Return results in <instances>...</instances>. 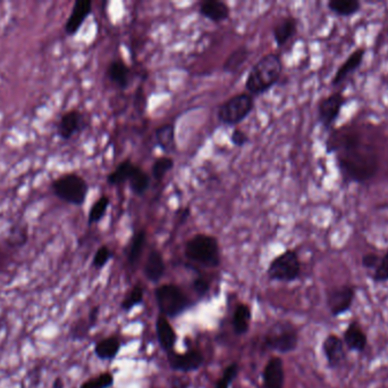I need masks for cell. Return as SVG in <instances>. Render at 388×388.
Returning a JSON list of instances; mask_svg holds the SVG:
<instances>
[{
  "label": "cell",
  "mask_w": 388,
  "mask_h": 388,
  "mask_svg": "<svg viewBox=\"0 0 388 388\" xmlns=\"http://www.w3.org/2000/svg\"><path fill=\"white\" fill-rule=\"evenodd\" d=\"M326 153L335 155L336 164L345 184H368L380 172V154L353 127H337L326 139Z\"/></svg>",
  "instance_id": "6da1fadb"
},
{
  "label": "cell",
  "mask_w": 388,
  "mask_h": 388,
  "mask_svg": "<svg viewBox=\"0 0 388 388\" xmlns=\"http://www.w3.org/2000/svg\"><path fill=\"white\" fill-rule=\"evenodd\" d=\"M283 63L277 54H267L251 68L245 81V89L251 96L264 95L273 88L282 75Z\"/></svg>",
  "instance_id": "7a4b0ae2"
},
{
  "label": "cell",
  "mask_w": 388,
  "mask_h": 388,
  "mask_svg": "<svg viewBox=\"0 0 388 388\" xmlns=\"http://www.w3.org/2000/svg\"><path fill=\"white\" fill-rule=\"evenodd\" d=\"M186 258L203 267L216 268L221 264V249L217 238L198 234L188 239L184 249Z\"/></svg>",
  "instance_id": "3957f363"
},
{
  "label": "cell",
  "mask_w": 388,
  "mask_h": 388,
  "mask_svg": "<svg viewBox=\"0 0 388 388\" xmlns=\"http://www.w3.org/2000/svg\"><path fill=\"white\" fill-rule=\"evenodd\" d=\"M51 190L63 202L82 206L88 197L89 184L86 179L77 173H66L53 180Z\"/></svg>",
  "instance_id": "277c9868"
},
{
  "label": "cell",
  "mask_w": 388,
  "mask_h": 388,
  "mask_svg": "<svg viewBox=\"0 0 388 388\" xmlns=\"http://www.w3.org/2000/svg\"><path fill=\"white\" fill-rule=\"evenodd\" d=\"M157 306L162 317L176 318L186 312L192 306L191 299H188L182 288L177 284H166L155 289Z\"/></svg>",
  "instance_id": "5b68a950"
},
{
  "label": "cell",
  "mask_w": 388,
  "mask_h": 388,
  "mask_svg": "<svg viewBox=\"0 0 388 388\" xmlns=\"http://www.w3.org/2000/svg\"><path fill=\"white\" fill-rule=\"evenodd\" d=\"M264 344L268 350L275 352L291 353L299 345V332L291 323H273L264 338Z\"/></svg>",
  "instance_id": "8992f818"
},
{
  "label": "cell",
  "mask_w": 388,
  "mask_h": 388,
  "mask_svg": "<svg viewBox=\"0 0 388 388\" xmlns=\"http://www.w3.org/2000/svg\"><path fill=\"white\" fill-rule=\"evenodd\" d=\"M254 108L252 96L247 92L238 94L227 99L218 108L217 116L221 123L225 125H236L245 121Z\"/></svg>",
  "instance_id": "52a82bcc"
},
{
  "label": "cell",
  "mask_w": 388,
  "mask_h": 388,
  "mask_svg": "<svg viewBox=\"0 0 388 388\" xmlns=\"http://www.w3.org/2000/svg\"><path fill=\"white\" fill-rule=\"evenodd\" d=\"M267 275L273 282H297L301 276V262L297 253L287 249L273 258L268 268Z\"/></svg>",
  "instance_id": "ba28073f"
},
{
  "label": "cell",
  "mask_w": 388,
  "mask_h": 388,
  "mask_svg": "<svg viewBox=\"0 0 388 388\" xmlns=\"http://www.w3.org/2000/svg\"><path fill=\"white\" fill-rule=\"evenodd\" d=\"M349 98L342 92H334L326 97L321 98L318 103V122L323 130L332 131L335 129L343 107L347 104Z\"/></svg>",
  "instance_id": "9c48e42d"
},
{
  "label": "cell",
  "mask_w": 388,
  "mask_h": 388,
  "mask_svg": "<svg viewBox=\"0 0 388 388\" xmlns=\"http://www.w3.org/2000/svg\"><path fill=\"white\" fill-rule=\"evenodd\" d=\"M356 296V287L352 284L332 286L326 289V306L332 317H341L350 311Z\"/></svg>",
  "instance_id": "30bf717a"
},
{
  "label": "cell",
  "mask_w": 388,
  "mask_h": 388,
  "mask_svg": "<svg viewBox=\"0 0 388 388\" xmlns=\"http://www.w3.org/2000/svg\"><path fill=\"white\" fill-rule=\"evenodd\" d=\"M86 125L88 123H86V116L82 112L77 110L68 111L60 116L57 123V136L60 139L67 142L75 134H81L82 131L86 130Z\"/></svg>",
  "instance_id": "8fae6325"
},
{
  "label": "cell",
  "mask_w": 388,
  "mask_h": 388,
  "mask_svg": "<svg viewBox=\"0 0 388 388\" xmlns=\"http://www.w3.org/2000/svg\"><path fill=\"white\" fill-rule=\"evenodd\" d=\"M321 351L330 369H338L347 360V350L340 336L330 334L321 344Z\"/></svg>",
  "instance_id": "7c38bea8"
},
{
  "label": "cell",
  "mask_w": 388,
  "mask_h": 388,
  "mask_svg": "<svg viewBox=\"0 0 388 388\" xmlns=\"http://www.w3.org/2000/svg\"><path fill=\"white\" fill-rule=\"evenodd\" d=\"M366 53H367V49L365 47L356 48V51H353L347 56V60L342 63L341 65L338 66L335 75H334L332 81H330V86H341L351 75H354L361 68L362 64H363Z\"/></svg>",
  "instance_id": "4fadbf2b"
},
{
  "label": "cell",
  "mask_w": 388,
  "mask_h": 388,
  "mask_svg": "<svg viewBox=\"0 0 388 388\" xmlns=\"http://www.w3.org/2000/svg\"><path fill=\"white\" fill-rule=\"evenodd\" d=\"M167 360L168 365L173 370L182 371V373L198 370L199 368L202 367L205 362L202 353L198 350H190L183 354L172 351L167 353Z\"/></svg>",
  "instance_id": "5bb4252c"
},
{
  "label": "cell",
  "mask_w": 388,
  "mask_h": 388,
  "mask_svg": "<svg viewBox=\"0 0 388 388\" xmlns=\"http://www.w3.org/2000/svg\"><path fill=\"white\" fill-rule=\"evenodd\" d=\"M92 13V1L90 0H77L74 3L71 14L65 23L64 30L67 36H75Z\"/></svg>",
  "instance_id": "9a60e30c"
},
{
  "label": "cell",
  "mask_w": 388,
  "mask_h": 388,
  "mask_svg": "<svg viewBox=\"0 0 388 388\" xmlns=\"http://www.w3.org/2000/svg\"><path fill=\"white\" fill-rule=\"evenodd\" d=\"M343 343L347 350L363 353L368 347V336L361 325L356 320L351 321L343 332Z\"/></svg>",
  "instance_id": "2e32d148"
},
{
  "label": "cell",
  "mask_w": 388,
  "mask_h": 388,
  "mask_svg": "<svg viewBox=\"0 0 388 388\" xmlns=\"http://www.w3.org/2000/svg\"><path fill=\"white\" fill-rule=\"evenodd\" d=\"M262 380L265 388H284L285 371L282 358L273 356L268 361L262 373Z\"/></svg>",
  "instance_id": "e0dca14e"
},
{
  "label": "cell",
  "mask_w": 388,
  "mask_h": 388,
  "mask_svg": "<svg viewBox=\"0 0 388 388\" xmlns=\"http://www.w3.org/2000/svg\"><path fill=\"white\" fill-rule=\"evenodd\" d=\"M144 276L151 282H159L166 273V264L162 253L158 249H153L148 255L147 261L144 263Z\"/></svg>",
  "instance_id": "ac0fdd59"
},
{
  "label": "cell",
  "mask_w": 388,
  "mask_h": 388,
  "mask_svg": "<svg viewBox=\"0 0 388 388\" xmlns=\"http://www.w3.org/2000/svg\"><path fill=\"white\" fill-rule=\"evenodd\" d=\"M297 33V20L293 16L283 18L273 29V40L278 47L285 46Z\"/></svg>",
  "instance_id": "d6986e66"
},
{
  "label": "cell",
  "mask_w": 388,
  "mask_h": 388,
  "mask_svg": "<svg viewBox=\"0 0 388 388\" xmlns=\"http://www.w3.org/2000/svg\"><path fill=\"white\" fill-rule=\"evenodd\" d=\"M199 13L203 18H208L215 23L226 21L230 18L231 9L227 6V4L218 0H208L201 4Z\"/></svg>",
  "instance_id": "ffe728a7"
},
{
  "label": "cell",
  "mask_w": 388,
  "mask_h": 388,
  "mask_svg": "<svg viewBox=\"0 0 388 388\" xmlns=\"http://www.w3.org/2000/svg\"><path fill=\"white\" fill-rule=\"evenodd\" d=\"M156 332L159 344H160L162 350L165 351L166 353L174 351V347H175L177 341V336L167 318L159 315L156 323Z\"/></svg>",
  "instance_id": "44dd1931"
},
{
  "label": "cell",
  "mask_w": 388,
  "mask_h": 388,
  "mask_svg": "<svg viewBox=\"0 0 388 388\" xmlns=\"http://www.w3.org/2000/svg\"><path fill=\"white\" fill-rule=\"evenodd\" d=\"M107 77L119 89H127L131 82V70L123 61H112L107 68Z\"/></svg>",
  "instance_id": "7402d4cb"
},
{
  "label": "cell",
  "mask_w": 388,
  "mask_h": 388,
  "mask_svg": "<svg viewBox=\"0 0 388 388\" xmlns=\"http://www.w3.org/2000/svg\"><path fill=\"white\" fill-rule=\"evenodd\" d=\"M121 350V341L116 336H109L94 345V356L103 361H112Z\"/></svg>",
  "instance_id": "603a6c76"
},
{
  "label": "cell",
  "mask_w": 388,
  "mask_h": 388,
  "mask_svg": "<svg viewBox=\"0 0 388 388\" xmlns=\"http://www.w3.org/2000/svg\"><path fill=\"white\" fill-rule=\"evenodd\" d=\"M330 12L338 18H352L361 12L362 4L358 0H330L327 3Z\"/></svg>",
  "instance_id": "cb8c5ba5"
},
{
  "label": "cell",
  "mask_w": 388,
  "mask_h": 388,
  "mask_svg": "<svg viewBox=\"0 0 388 388\" xmlns=\"http://www.w3.org/2000/svg\"><path fill=\"white\" fill-rule=\"evenodd\" d=\"M155 139L157 146L162 149L165 154H171L176 149L175 142V127L173 125H164L159 127L155 131Z\"/></svg>",
  "instance_id": "d4e9b609"
},
{
  "label": "cell",
  "mask_w": 388,
  "mask_h": 388,
  "mask_svg": "<svg viewBox=\"0 0 388 388\" xmlns=\"http://www.w3.org/2000/svg\"><path fill=\"white\" fill-rule=\"evenodd\" d=\"M250 54L249 48L245 46L236 48L235 51L231 53L230 56L227 57L226 61L224 63L223 71L236 75L245 65V63L250 57Z\"/></svg>",
  "instance_id": "484cf974"
},
{
  "label": "cell",
  "mask_w": 388,
  "mask_h": 388,
  "mask_svg": "<svg viewBox=\"0 0 388 388\" xmlns=\"http://www.w3.org/2000/svg\"><path fill=\"white\" fill-rule=\"evenodd\" d=\"M251 310L247 304H238L233 315V329L236 335H245L250 328Z\"/></svg>",
  "instance_id": "4316f807"
},
{
  "label": "cell",
  "mask_w": 388,
  "mask_h": 388,
  "mask_svg": "<svg viewBox=\"0 0 388 388\" xmlns=\"http://www.w3.org/2000/svg\"><path fill=\"white\" fill-rule=\"evenodd\" d=\"M136 168V165L132 163V161H123L112 173H109L108 177H107V182L110 186H119V184H123L124 182H127L132 177Z\"/></svg>",
  "instance_id": "83f0119b"
},
{
  "label": "cell",
  "mask_w": 388,
  "mask_h": 388,
  "mask_svg": "<svg viewBox=\"0 0 388 388\" xmlns=\"http://www.w3.org/2000/svg\"><path fill=\"white\" fill-rule=\"evenodd\" d=\"M146 242H147V234L144 230H138V232L133 234L132 242H131V246H129V254H127V260L129 263L132 265L133 268H136L138 265L140 258H141L142 252H143L144 246H146Z\"/></svg>",
  "instance_id": "f1b7e54d"
},
{
  "label": "cell",
  "mask_w": 388,
  "mask_h": 388,
  "mask_svg": "<svg viewBox=\"0 0 388 388\" xmlns=\"http://www.w3.org/2000/svg\"><path fill=\"white\" fill-rule=\"evenodd\" d=\"M129 182L133 193L138 196H142L146 194L148 188L150 186V178H149L147 172L144 171L140 166L136 165Z\"/></svg>",
  "instance_id": "f546056e"
},
{
  "label": "cell",
  "mask_w": 388,
  "mask_h": 388,
  "mask_svg": "<svg viewBox=\"0 0 388 388\" xmlns=\"http://www.w3.org/2000/svg\"><path fill=\"white\" fill-rule=\"evenodd\" d=\"M109 204H110V199H109L108 196L103 195L99 197L97 202L94 203L90 208L88 215V225H92L101 223L103 217L106 215Z\"/></svg>",
  "instance_id": "4dcf8cb0"
},
{
  "label": "cell",
  "mask_w": 388,
  "mask_h": 388,
  "mask_svg": "<svg viewBox=\"0 0 388 388\" xmlns=\"http://www.w3.org/2000/svg\"><path fill=\"white\" fill-rule=\"evenodd\" d=\"M174 165H175V163H174V160L172 157H159V158H157L153 162V169H151L153 179L160 182L162 179L165 178L168 172L173 169Z\"/></svg>",
  "instance_id": "1f68e13d"
},
{
  "label": "cell",
  "mask_w": 388,
  "mask_h": 388,
  "mask_svg": "<svg viewBox=\"0 0 388 388\" xmlns=\"http://www.w3.org/2000/svg\"><path fill=\"white\" fill-rule=\"evenodd\" d=\"M142 302H143V288L141 284H136L121 303V308L124 312H129L136 306H140Z\"/></svg>",
  "instance_id": "d6a6232c"
},
{
  "label": "cell",
  "mask_w": 388,
  "mask_h": 388,
  "mask_svg": "<svg viewBox=\"0 0 388 388\" xmlns=\"http://www.w3.org/2000/svg\"><path fill=\"white\" fill-rule=\"evenodd\" d=\"M114 385V376L110 373H103L83 382L79 388H109Z\"/></svg>",
  "instance_id": "836d02e7"
},
{
  "label": "cell",
  "mask_w": 388,
  "mask_h": 388,
  "mask_svg": "<svg viewBox=\"0 0 388 388\" xmlns=\"http://www.w3.org/2000/svg\"><path fill=\"white\" fill-rule=\"evenodd\" d=\"M370 279L375 284L388 282V251L380 256V263L370 273Z\"/></svg>",
  "instance_id": "e575fe53"
},
{
  "label": "cell",
  "mask_w": 388,
  "mask_h": 388,
  "mask_svg": "<svg viewBox=\"0 0 388 388\" xmlns=\"http://www.w3.org/2000/svg\"><path fill=\"white\" fill-rule=\"evenodd\" d=\"M91 328H93V327L91 326V323H89L88 318L86 319H79L71 327L70 335H71L73 341H82L88 336Z\"/></svg>",
  "instance_id": "d590c367"
},
{
  "label": "cell",
  "mask_w": 388,
  "mask_h": 388,
  "mask_svg": "<svg viewBox=\"0 0 388 388\" xmlns=\"http://www.w3.org/2000/svg\"><path fill=\"white\" fill-rule=\"evenodd\" d=\"M27 227H18V229H12L9 232L7 244L12 247H22L27 243Z\"/></svg>",
  "instance_id": "8d00e7d4"
},
{
  "label": "cell",
  "mask_w": 388,
  "mask_h": 388,
  "mask_svg": "<svg viewBox=\"0 0 388 388\" xmlns=\"http://www.w3.org/2000/svg\"><path fill=\"white\" fill-rule=\"evenodd\" d=\"M238 371H240V368H238V363H231L230 365H227L221 380L216 382V388H230L231 384L238 377Z\"/></svg>",
  "instance_id": "74e56055"
},
{
  "label": "cell",
  "mask_w": 388,
  "mask_h": 388,
  "mask_svg": "<svg viewBox=\"0 0 388 388\" xmlns=\"http://www.w3.org/2000/svg\"><path fill=\"white\" fill-rule=\"evenodd\" d=\"M112 258V249L106 245H103L97 249V252L94 254L93 260H92V267L97 270L103 269Z\"/></svg>",
  "instance_id": "f35d334b"
},
{
  "label": "cell",
  "mask_w": 388,
  "mask_h": 388,
  "mask_svg": "<svg viewBox=\"0 0 388 388\" xmlns=\"http://www.w3.org/2000/svg\"><path fill=\"white\" fill-rule=\"evenodd\" d=\"M380 256H382V255L377 254V253L374 252L366 253L361 258L362 267H363V269L367 270V271L373 273V271L376 269L378 263H380Z\"/></svg>",
  "instance_id": "ab89813d"
},
{
  "label": "cell",
  "mask_w": 388,
  "mask_h": 388,
  "mask_svg": "<svg viewBox=\"0 0 388 388\" xmlns=\"http://www.w3.org/2000/svg\"><path fill=\"white\" fill-rule=\"evenodd\" d=\"M192 287H193L194 292L200 297L206 296L210 291V284L202 277H198V278L194 279L193 282H192Z\"/></svg>",
  "instance_id": "60d3db41"
},
{
  "label": "cell",
  "mask_w": 388,
  "mask_h": 388,
  "mask_svg": "<svg viewBox=\"0 0 388 388\" xmlns=\"http://www.w3.org/2000/svg\"><path fill=\"white\" fill-rule=\"evenodd\" d=\"M231 142L233 145L236 147H243L249 142V137L245 134V131H242L241 129H235L231 134Z\"/></svg>",
  "instance_id": "b9f144b4"
},
{
  "label": "cell",
  "mask_w": 388,
  "mask_h": 388,
  "mask_svg": "<svg viewBox=\"0 0 388 388\" xmlns=\"http://www.w3.org/2000/svg\"><path fill=\"white\" fill-rule=\"evenodd\" d=\"M190 380L184 377H174L171 382V388H188Z\"/></svg>",
  "instance_id": "7bdbcfd3"
},
{
  "label": "cell",
  "mask_w": 388,
  "mask_h": 388,
  "mask_svg": "<svg viewBox=\"0 0 388 388\" xmlns=\"http://www.w3.org/2000/svg\"><path fill=\"white\" fill-rule=\"evenodd\" d=\"M99 311H101V308L99 306H93V308L90 310L88 315L89 323H91V326L94 327L97 325L98 318H99Z\"/></svg>",
  "instance_id": "ee69618b"
},
{
  "label": "cell",
  "mask_w": 388,
  "mask_h": 388,
  "mask_svg": "<svg viewBox=\"0 0 388 388\" xmlns=\"http://www.w3.org/2000/svg\"><path fill=\"white\" fill-rule=\"evenodd\" d=\"M176 214L177 221H179V223H180V225H183V223H186V220H188V218L190 217V214H191V211H190V208H183L177 211Z\"/></svg>",
  "instance_id": "f6af8a7d"
},
{
  "label": "cell",
  "mask_w": 388,
  "mask_h": 388,
  "mask_svg": "<svg viewBox=\"0 0 388 388\" xmlns=\"http://www.w3.org/2000/svg\"><path fill=\"white\" fill-rule=\"evenodd\" d=\"M65 382L63 378L60 377H57L56 380H53V388H64Z\"/></svg>",
  "instance_id": "bcb514c9"
}]
</instances>
